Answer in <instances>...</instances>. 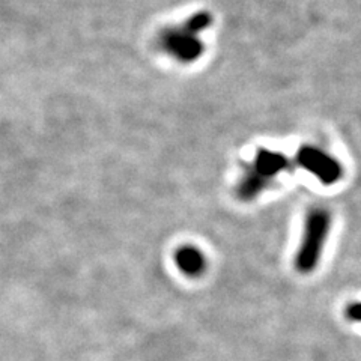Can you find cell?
<instances>
[{
	"mask_svg": "<svg viewBox=\"0 0 361 361\" xmlns=\"http://www.w3.org/2000/svg\"><path fill=\"white\" fill-rule=\"evenodd\" d=\"M288 167V160L280 154L264 151L256 157L255 164L244 172L236 193L243 200H252L268 187V184Z\"/></svg>",
	"mask_w": 361,
	"mask_h": 361,
	"instance_id": "2",
	"label": "cell"
},
{
	"mask_svg": "<svg viewBox=\"0 0 361 361\" xmlns=\"http://www.w3.org/2000/svg\"><path fill=\"white\" fill-rule=\"evenodd\" d=\"M345 316H346V319L353 321V322H361V301L348 304L345 309Z\"/></svg>",
	"mask_w": 361,
	"mask_h": 361,
	"instance_id": "5",
	"label": "cell"
},
{
	"mask_svg": "<svg viewBox=\"0 0 361 361\" xmlns=\"http://www.w3.org/2000/svg\"><path fill=\"white\" fill-rule=\"evenodd\" d=\"M331 217L329 211L313 209L309 212L304 224L302 238L295 256V268L302 274H309L318 267L324 245L329 238Z\"/></svg>",
	"mask_w": 361,
	"mask_h": 361,
	"instance_id": "1",
	"label": "cell"
},
{
	"mask_svg": "<svg viewBox=\"0 0 361 361\" xmlns=\"http://www.w3.org/2000/svg\"><path fill=\"white\" fill-rule=\"evenodd\" d=\"M175 264L185 276L197 277L207 268V257L195 245H183L175 252Z\"/></svg>",
	"mask_w": 361,
	"mask_h": 361,
	"instance_id": "4",
	"label": "cell"
},
{
	"mask_svg": "<svg viewBox=\"0 0 361 361\" xmlns=\"http://www.w3.org/2000/svg\"><path fill=\"white\" fill-rule=\"evenodd\" d=\"M300 164L318 176L324 184H334L342 175V167L330 155L316 149H304L300 152Z\"/></svg>",
	"mask_w": 361,
	"mask_h": 361,
	"instance_id": "3",
	"label": "cell"
}]
</instances>
